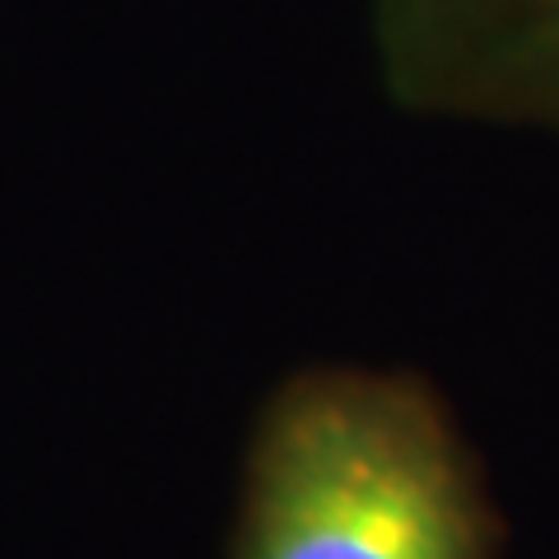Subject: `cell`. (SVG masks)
I'll list each match as a JSON object with an SVG mask.
<instances>
[{
	"label": "cell",
	"instance_id": "cell-1",
	"mask_svg": "<svg viewBox=\"0 0 559 559\" xmlns=\"http://www.w3.org/2000/svg\"><path fill=\"white\" fill-rule=\"evenodd\" d=\"M229 559H489V518L419 388L299 373L257 419Z\"/></svg>",
	"mask_w": 559,
	"mask_h": 559
}]
</instances>
